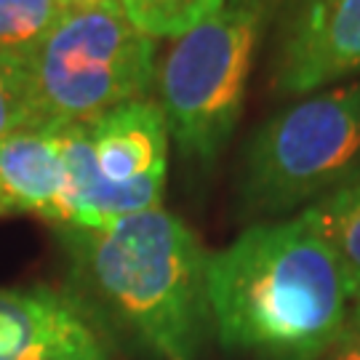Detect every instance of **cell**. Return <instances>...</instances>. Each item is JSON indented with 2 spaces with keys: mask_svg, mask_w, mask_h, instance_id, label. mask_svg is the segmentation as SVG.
Returning a JSON list of instances; mask_svg holds the SVG:
<instances>
[{
  "mask_svg": "<svg viewBox=\"0 0 360 360\" xmlns=\"http://www.w3.org/2000/svg\"><path fill=\"white\" fill-rule=\"evenodd\" d=\"M131 22L150 38H181L217 11L221 0H120Z\"/></svg>",
  "mask_w": 360,
  "mask_h": 360,
  "instance_id": "12",
  "label": "cell"
},
{
  "mask_svg": "<svg viewBox=\"0 0 360 360\" xmlns=\"http://www.w3.org/2000/svg\"><path fill=\"white\" fill-rule=\"evenodd\" d=\"M19 129H30L25 56L0 51V139Z\"/></svg>",
  "mask_w": 360,
  "mask_h": 360,
  "instance_id": "13",
  "label": "cell"
},
{
  "mask_svg": "<svg viewBox=\"0 0 360 360\" xmlns=\"http://www.w3.org/2000/svg\"><path fill=\"white\" fill-rule=\"evenodd\" d=\"M72 294L104 331H117L166 360H195L214 334L208 254L193 227L166 208L96 230L56 227Z\"/></svg>",
  "mask_w": 360,
  "mask_h": 360,
  "instance_id": "2",
  "label": "cell"
},
{
  "mask_svg": "<svg viewBox=\"0 0 360 360\" xmlns=\"http://www.w3.org/2000/svg\"><path fill=\"white\" fill-rule=\"evenodd\" d=\"M360 75V0H281L272 89L302 96Z\"/></svg>",
  "mask_w": 360,
  "mask_h": 360,
  "instance_id": "6",
  "label": "cell"
},
{
  "mask_svg": "<svg viewBox=\"0 0 360 360\" xmlns=\"http://www.w3.org/2000/svg\"><path fill=\"white\" fill-rule=\"evenodd\" d=\"M86 129L94 163L110 184L166 195L171 136L158 102H129Z\"/></svg>",
  "mask_w": 360,
  "mask_h": 360,
  "instance_id": "8",
  "label": "cell"
},
{
  "mask_svg": "<svg viewBox=\"0 0 360 360\" xmlns=\"http://www.w3.org/2000/svg\"><path fill=\"white\" fill-rule=\"evenodd\" d=\"M65 160L53 129H19L0 139V217L35 214L56 224Z\"/></svg>",
  "mask_w": 360,
  "mask_h": 360,
  "instance_id": "9",
  "label": "cell"
},
{
  "mask_svg": "<svg viewBox=\"0 0 360 360\" xmlns=\"http://www.w3.org/2000/svg\"><path fill=\"white\" fill-rule=\"evenodd\" d=\"M99 3H107V0H67L70 8H89V6H99Z\"/></svg>",
  "mask_w": 360,
  "mask_h": 360,
  "instance_id": "16",
  "label": "cell"
},
{
  "mask_svg": "<svg viewBox=\"0 0 360 360\" xmlns=\"http://www.w3.org/2000/svg\"><path fill=\"white\" fill-rule=\"evenodd\" d=\"M299 214L321 232L355 288L360 283V171Z\"/></svg>",
  "mask_w": 360,
  "mask_h": 360,
  "instance_id": "10",
  "label": "cell"
},
{
  "mask_svg": "<svg viewBox=\"0 0 360 360\" xmlns=\"http://www.w3.org/2000/svg\"><path fill=\"white\" fill-rule=\"evenodd\" d=\"M70 11L67 0H0V51L30 56Z\"/></svg>",
  "mask_w": 360,
  "mask_h": 360,
  "instance_id": "11",
  "label": "cell"
},
{
  "mask_svg": "<svg viewBox=\"0 0 360 360\" xmlns=\"http://www.w3.org/2000/svg\"><path fill=\"white\" fill-rule=\"evenodd\" d=\"M318 360H360V336L347 328V334L342 336L328 352H323Z\"/></svg>",
  "mask_w": 360,
  "mask_h": 360,
  "instance_id": "14",
  "label": "cell"
},
{
  "mask_svg": "<svg viewBox=\"0 0 360 360\" xmlns=\"http://www.w3.org/2000/svg\"><path fill=\"white\" fill-rule=\"evenodd\" d=\"M349 331L360 336V283H355L349 296Z\"/></svg>",
  "mask_w": 360,
  "mask_h": 360,
  "instance_id": "15",
  "label": "cell"
},
{
  "mask_svg": "<svg viewBox=\"0 0 360 360\" xmlns=\"http://www.w3.org/2000/svg\"><path fill=\"white\" fill-rule=\"evenodd\" d=\"M352 283L304 214L257 221L208 259L214 334L257 360H318L349 328Z\"/></svg>",
  "mask_w": 360,
  "mask_h": 360,
  "instance_id": "1",
  "label": "cell"
},
{
  "mask_svg": "<svg viewBox=\"0 0 360 360\" xmlns=\"http://www.w3.org/2000/svg\"><path fill=\"white\" fill-rule=\"evenodd\" d=\"M107 336L72 291L0 288V360H112Z\"/></svg>",
  "mask_w": 360,
  "mask_h": 360,
  "instance_id": "7",
  "label": "cell"
},
{
  "mask_svg": "<svg viewBox=\"0 0 360 360\" xmlns=\"http://www.w3.org/2000/svg\"><path fill=\"white\" fill-rule=\"evenodd\" d=\"M360 171V80L272 115L245 144L238 203L248 219H288Z\"/></svg>",
  "mask_w": 360,
  "mask_h": 360,
  "instance_id": "5",
  "label": "cell"
},
{
  "mask_svg": "<svg viewBox=\"0 0 360 360\" xmlns=\"http://www.w3.org/2000/svg\"><path fill=\"white\" fill-rule=\"evenodd\" d=\"M30 129L89 126L117 107L150 99L155 40L120 0L72 8L25 56Z\"/></svg>",
  "mask_w": 360,
  "mask_h": 360,
  "instance_id": "3",
  "label": "cell"
},
{
  "mask_svg": "<svg viewBox=\"0 0 360 360\" xmlns=\"http://www.w3.org/2000/svg\"><path fill=\"white\" fill-rule=\"evenodd\" d=\"M278 8L281 0H221L160 62L158 107L187 160L211 166L232 139L251 67Z\"/></svg>",
  "mask_w": 360,
  "mask_h": 360,
  "instance_id": "4",
  "label": "cell"
}]
</instances>
